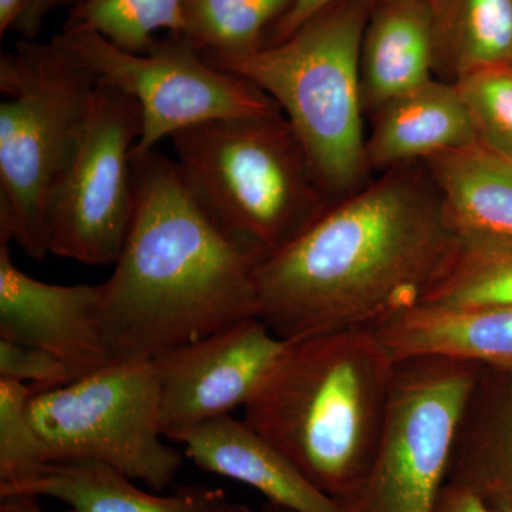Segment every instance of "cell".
Here are the masks:
<instances>
[{
  "label": "cell",
  "mask_w": 512,
  "mask_h": 512,
  "mask_svg": "<svg viewBox=\"0 0 512 512\" xmlns=\"http://www.w3.org/2000/svg\"><path fill=\"white\" fill-rule=\"evenodd\" d=\"M296 0H184L183 37L201 55H242L265 46Z\"/></svg>",
  "instance_id": "obj_22"
},
{
  "label": "cell",
  "mask_w": 512,
  "mask_h": 512,
  "mask_svg": "<svg viewBox=\"0 0 512 512\" xmlns=\"http://www.w3.org/2000/svg\"><path fill=\"white\" fill-rule=\"evenodd\" d=\"M393 370L370 329L292 340L245 404L244 421L342 508L375 461Z\"/></svg>",
  "instance_id": "obj_3"
},
{
  "label": "cell",
  "mask_w": 512,
  "mask_h": 512,
  "mask_svg": "<svg viewBox=\"0 0 512 512\" xmlns=\"http://www.w3.org/2000/svg\"><path fill=\"white\" fill-rule=\"evenodd\" d=\"M286 346L254 316L153 359L165 439L244 407Z\"/></svg>",
  "instance_id": "obj_11"
},
{
  "label": "cell",
  "mask_w": 512,
  "mask_h": 512,
  "mask_svg": "<svg viewBox=\"0 0 512 512\" xmlns=\"http://www.w3.org/2000/svg\"><path fill=\"white\" fill-rule=\"evenodd\" d=\"M0 237V339L53 353L74 380L111 362L100 326L103 285H52L20 271Z\"/></svg>",
  "instance_id": "obj_12"
},
{
  "label": "cell",
  "mask_w": 512,
  "mask_h": 512,
  "mask_svg": "<svg viewBox=\"0 0 512 512\" xmlns=\"http://www.w3.org/2000/svg\"><path fill=\"white\" fill-rule=\"evenodd\" d=\"M0 379L29 383L36 392L74 382L72 370L60 357L6 339H0Z\"/></svg>",
  "instance_id": "obj_26"
},
{
  "label": "cell",
  "mask_w": 512,
  "mask_h": 512,
  "mask_svg": "<svg viewBox=\"0 0 512 512\" xmlns=\"http://www.w3.org/2000/svg\"><path fill=\"white\" fill-rule=\"evenodd\" d=\"M175 163L227 234L269 256L333 202L284 114L218 119L170 137Z\"/></svg>",
  "instance_id": "obj_5"
},
{
  "label": "cell",
  "mask_w": 512,
  "mask_h": 512,
  "mask_svg": "<svg viewBox=\"0 0 512 512\" xmlns=\"http://www.w3.org/2000/svg\"><path fill=\"white\" fill-rule=\"evenodd\" d=\"M420 303L512 305V237L457 232L446 262Z\"/></svg>",
  "instance_id": "obj_21"
},
{
  "label": "cell",
  "mask_w": 512,
  "mask_h": 512,
  "mask_svg": "<svg viewBox=\"0 0 512 512\" xmlns=\"http://www.w3.org/2000/svg\"><path fill=\"white\" fill-rule=\"evenodd\" d=\"M29 384L0 379V484L16 483L47 464L32 420Z\"/></svg>",
  "instance_id": "obj_25"
},
{
  "label": "cell",
  "mask_w": 512,
  "mask_h": 512,
  "mask_svg": "<svg viewBox=\"0 0 512 512\" xmlns=\"http://www.w3.org/2000/svg\"><path fill=\"white\" fill-rule=\"evenodd\" d=\"M84 2L87 0H28L13 30L20 33L23 39L35 40L50 13L63 6H72L73 9Z\"/></svg>",
  "instance_id": "obj_27"
},
{
  "label": "cell",
  "mask_w": 512,
  "mask_h": 512,
  "mask_svg": "<svg viewBox=\"0 0 512 512\" xmlns=\"http://www.w3.org/2000/svg\"><path fill=\"white\" fill-rule=\"evenodd\" d=\"M0 512H45L39 498L33 495L16 494L0 497Z\"/></svg>",
  "instance_id": "obj_30"
},
{
  "label": "cell",
  "mask_w": 512,
  "mask_h": 512,
  "mask_svg": "<svg viewBox=\"0 0 512 512\" xmlns=\"http://www.w3.org/2000/svg\"><path fill=\"white\" fill-rule=\"evenodd\" d=\"M373 0H339L291 36L242 55H202L275 101L323 190L339 201L370 181L360 97V46Z\"/></svg>",
  "instance_id": "obj_4"
},
{
  "label": "cell",
  "mask_w": 512,
  "mask_h": 512,
  "mask_svg": "<svg viewBox=\"0 0 512 512\" xmlns=\"http://www.w3.org/2000/svg\"><path fill=\"white\" fill-rule=\"evenodd\" d=\"M433 0H373L360 46V97L365 116L434 79Z\"/></svg>",
  "instance_id": "obj_16"
},
{
  "label": "cell",
  "mask_w": 512,
  "mask_h": 512,
  "mask_svg": "<svg viewBox=\"0 0 512 512\" xmlns=\"http://www.w3.org/2000/svg\"><path fill=\"white\" fill-rule=\"evenodd\" d=\"M29 414L47 464L97 461L154 491L165 490L183 466L180 451L164 443L154 360H111L66 386L35 392Z\"/></svg>",
  "instance_id": "obj_7"
},
{
  "label": "cell",
  "mask_w": 512,
  "mask_h": 512,
  "mask_svg": "<svg viewBox=\"0 0 512 512\" xmlns=\"http://www.w3.org/2000/svg\"><path fill=\"white\" fill-rule=\"evenodd\" d=\"M55 40L89 69L97 83L137 101L143 128L134 156L156 150L164 138L207 121L281 111L254 83L211 66L183 36L156 40L146 53L127 52L89 29L63 28Z\"/></svg>",
  "instance_id": "obj_9"
},
{
  "label": "cell",
  "mask_w": 512,
  "mask_h": 512,
  "mask_svg": "<svg viewBox=\"0 0 512 512\" xmlns=\"http://www.w3.org/2000/svg\"><path fill=\"white\" fill-rule=\"evenodd\" d=\"M174 441L183 444L185 456L201 470L247 484L269 503L296 512H345L281 451L231 414L198 424Z\"/></svg>",
  "instance_id": "obj_14"
},
{
  "label": "cell",
  "mask_w": 512,
  "mask_h": 512,
  "mask_svg": "<svg viewBox=\"0 0 512 512\" xmlns=\"http://www.w3.org/2000/svg\"><path fill=\"white\" fill-rule=\"evenodd\" d=\"M28 0H0V35L15 28Z\"/></svg>",
  "instance_id": "obj_31"
},
{
  "label": "cell",
  "mask_w": 512,
  "mask_h": 512,
  "mask_svg": "<svg viewBox=\"0 0 512 512\" xmlns=\"http://www.w3.org/2000/svg\"><path fill=\"white\" fill-rule=\"evenodd\" d=\"M136 208L103 282L100 326L111 360L156 359L258 316L265 256L232 238L191 190L175 160L133 154Z\"/></svg>",
  "instance_id": "obj_2"
},
{
  "label": "cell",
  "mask_w": 512,
  "mask_h": 512,
  "mask_svg": "<svg viewBox=\"0 0 512 512\" xmlns=\"http://www.w3.org/2000/svg\"><path fill=\"white\" fill-rule=\"evenodd\" d=\"M370 330L394 363L446 357L512 376V305L417 303Z\"/></svg>",
  "instance_id": "obj_13"
},
{
  "label": "cell",
  "mask_w": 512,
  "mask_h": 512,
  "mask_svg": "<svg viewBox=\"0 0 512 512\" xmlns=\"http://www.w3.org/2000/svg\"><path fill=\"white\" fill-rule=\"evenodd\" d=\"M434 512H503L483 503L466 488L447 484L441 490Z\"/></svg>",
  "instance_id": "obj_29"
},
{
  "label": "cell",
  "mask_w": 512,
  "mask_h": 512,
  "mask_svg": "<svg viewBox=\"0 0 512 512\" xmlns=\"http://www.w3.org/2000/svg\"><path fill=\"white\" fill-rule=\"evenodd\" d=\"M456 234L423 161L396 165L266 256L258 318L288 342L376 328L421 302Z\"/></svg>",
  "instance_id": "obj_1"
},
{
  "label": "cell",
  "mask_w": 512,
  "mask_h": 512,
  "mask_svg": "<svg viewBox=\"0 0 512 512\" xmlns=\"http://www.w3.org/2000/svg\"><path fill=\"white\" fill-rule=\"evenodd\" d=\"M259 512H296L293 510H289V508L282 507V505L269 503V501H265V504L262 505L261 510Z\"/></svg>",
  "instance_id": "obj_32"
},
{
  "label": "cell",
  "mask_w": 512,
  "mask_h": 512,
  "mask_svg": "<svg viewBox=\"0 0 512 512\" xmlns=\"http://www.w3.org/2000/svg\"><path fill=\"white\" fill-rule=\"evenodd\" d=\"M16 494L52 498L67 512H255L205 485L170 495L148 493L120 471L90 460L56 461L25 480L0 484V497Z\"/></svg>",
  "instance_id": "obj_15"
},
{
  "label": "cell",
  "mask_w": 512,
  "mask_h": 512,
  "mask_svg": "<svg viewBox=\"0 0 512 512\" xmlns=\"http://www.w3.org/2000/svg\"><path fill=\"white\" fill-rule=\"evenodd\" d=\"M97 80L55 39L0 57V237L49 254V207Z\"/></svg>",
  "instance_id": "obj_6"
},
{
  "label": "cell",
  "mask_w": 512,
  "mask_h": 512,
  "mask_svg": "<svg viewBox=\"0 0 512 512\" xmlns=\"http://www.w3.org/2000/svg\"><path fill=\"white\" fill-rule=\"evenodd\" d=\"M446 483L512 512V376L481 370L461 417Z\"/></svg>",
  "instance_id": "obj_18"
},
{
  "label": "cell",
  "mask_w": 512,
  "mask_h": 512,
  "mask_svg": "<svg viewBox=\"0 0 512 512\" xmlns=\"http://www.w3.org/2000/svg\"><path fill=\"white\" fill-rule=\"evenodd\" d=\"M456 86L473 121L477 143L512 160V64L485 67Z\"/></svg>",
  "instance_id": "obj_24"
},
{
  "label": "cell",
  "mask_w": 512,
  "mask_h": 512,
  "mask_svg": "<svg viewBox=\"0 0 512 512\" xmlns=\"http://www.w3.org/2000/svg\"><path fill=\"white\" fill-rule=\"evenodd\" d=\"M483 367L446 357L394 363L375 461L345 512H434L461 417Z\"/></svg>",
  "instance_id": "obj_8"
},
{
  "label": "cell",
  "mask_w": 512,
  "mask_h": 512,
  "mask_svg": "<svg viewBox=\"0 0 512 512\" xmlns=\"http://www.w3.org/2000/svg\"><path fill=\"white\" fill-rule=\"evenodd\" d=\"M366 138L370 171L407 163L477 143L473 121L456 83L434 79L387 101L370 116Z\"/></svg>",
  "instance_id": "obj_17"
},
{
  "label": "cell",
  "mask_w": 512,
  "mask_h": 512,
  "mask_svg": "<svg viewBox=\"0 0 512 512\" xmlns=\"http://www.w3.org/2000/svg\"><path fill=\"white\" fill-rule=\"evenodd\" d=\"M140 106L97 83L49 207V252L87 265H114L136 208L133 151Z\"/></svg>",
  "instance_id": "obj_10"
},
{
  "label": "cell",
  "mask_w": 512,
  "mask_h": 512,
  "mask_svg": "<svg viewBox=\"0 0 512 512\" xmlns=\"http://www.w3.org/2000/svg\"><path fill=\"white\" fill-rule=\"evenodd\" d=\"M434 76L456 83L485 67L512 64V0H433Z\"/></svg>",
  "instance_id": "obj_20"
},
{
  "label": "cell",
  "mask_w": 512,
  "mask_h": 512,
  "mask_svg": "<svg viewBox=\"0 0 512 512\" xmlns=\"http://www.w3.org/2000/svg\"><path fill=\"white\" fill-rule=\"evenodd\" d=\"M335 2H339V0H296L288 15L269 33L265 46L276 45V43L282 42L286 37L291 36L302 23H305L311 16L315 15L316 12Z\"/></svg>",
  "instance_id": "obj_28"
},
{
  "label": "cell",
  "mask_w": 512,
  "mask_h": 512,
  "mask_svg": "<svg viewBox=\"0 0 512 512\" xmlns=\"http://www.w3.org/2000/svg\"><path fill=\"white\" fill-rule=\"evenodd\" d=\"M457 232L512 237V160L480 144L423 161Z\"/></svg>",
  "instance_id": "obj_19"
},
{
  "label": "cell",
  "mask_w": 512,
  "mask_h": 512,
  "mask_svg": "<svg viewBox=\"0 0 512 512\" xmlns=\"http://www.w3.org/2000/svg\"><path fill=\"white\" fill-rule=\"evenodd\" d=\"M184 25V0H87L64 28L93 30L120 49L146 53L157 32L183 36Z\"/></svg>",
  "instance_id": "obj_23"
}]
</instances>
